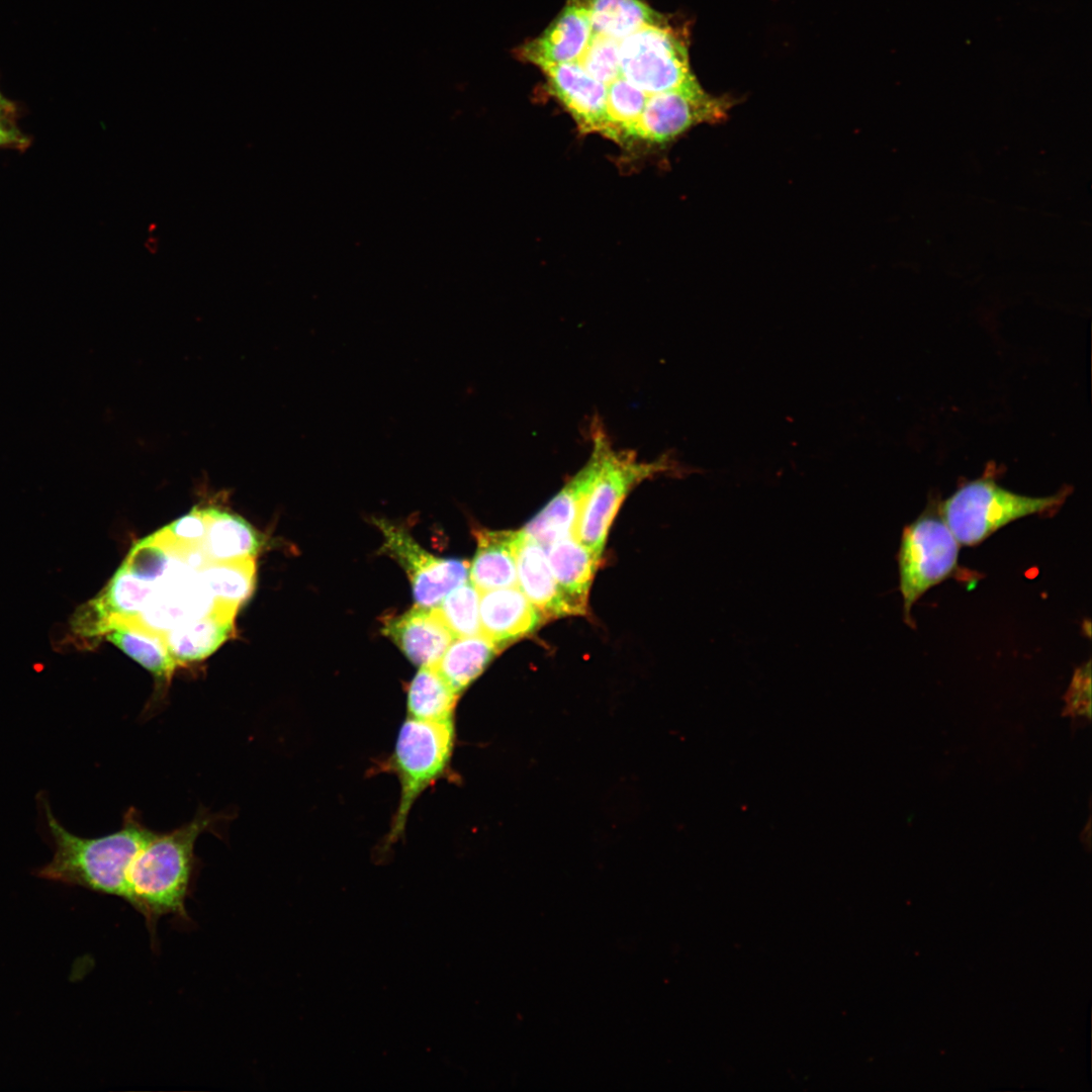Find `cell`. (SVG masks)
Returning a JSON list of instances; mask_svg holds the SVG:
<instances>
[{
  "label": "cell",
  "instance_id": "6da1fadb",
  "mask_svg": "<svg viewBox=\"0 0 1092 1092\" xmlns=\"http://www.w3.org/2000/svg\"><path fill=\"white\" fill-rule=\"evenodd\" d=\"M47 825L54 845L52 860L37 875L49 881L75 885L124 898L130 864L153 830L129 809L115 832L95 837L77 836L44 806Z\"/></svg>",
  "mask_w": 1092,
  "mask_h": 1092
},
{
  "label": "cell",
  "instance_id": "7a4b0ae2",
  "mask_svg": "<svg viewBox=\"0 0 1092 1092\" xmlns=\"http://www.w3.org/2000/svg\"><path fill=\"white\" fill-rule=\"evenodd\" d=\"M214 818L201 810L191 821L169 832L153 831L138 851L128 871L123 899L151 927L164 915L185 917V900L195 867V842Z\"/></svg>",
  "mask_w": 1092,
  "mask_h": 1092
},
{
  "label": "cell",
  "instance_id": "3957f363",
  "mask_svg": "<svg viewBox=\"0 0 1092 1092\" xmlns=\"http://www.w3.org/2000/svg\"><path fill=\"white\" fill-rule=\"evenodd\" d=\"M589 437L598 466L572 537L602 555L612 522L631 490L648 478L681 469L671 453L640 461L634 451L615 448L598 418L590 423Z\"/></svg>",
  "mask_w": 1092,
  "mask_h": 1092
},
{
  "label": "cell",
  "instance_id": "277c9868",
  "mask_svg": "<svg viewBox=\"0 0 1092 1092\" xmlns=\"http://www.w3.org/2000/svg\"><path fill=\"white\" fill-rule=\"evenodd\" d=\"M456 740L455 722L422 721L407 717L401 724L391 755L380 766L393 772L400 785L399 803L383 840L384 849L403 835L408 813L432 785L452 777Z\"/></svg>",
  "mask_w": 1092,
  "mask_h": 1092
},
{
  "label": "cell",
  "instance_id": "5b68a950",
  "mask_svg": "<svg viewBox=\"0 0 1092 1092\" xmlns=\"http://www.w3.org/2000/svg\"><path fill=\"white\" fill-rule=\"evenodd\" d=\"M1069 494L1068 487L1053 495L1019 494L1004 488L986 472L961 485L938 509L960 545L975 546L1018 519L1054 515Z\"/></svg>",
  "mask_w": 1092,
  "mask_h": 1092
},
{
  "label": "cell",
  "instance_id": "8992f818",
  "mask_svg": "<svg viewBox=\"0 0 1092 1092\" xmlns=\"http://www.w3.org/2000/svg\"><path fill=\"white\" fill-rule=\"evenodd\" d=\"M960 546L939 509L926 510L904 528L898 569L907 625L914 627L911 611L916 602L959 569Z\"/></svg>",
  "mask_w": 1092,
  "mask_h": 1092
},
{
  "label": "cell",
  "instance_id": "52a82bcc",
  "mask_svg": "<svg viewBox=\"0 0 1092 1092\" xmlns=\"http://www.w3.org/2000/svg\"><path fill=\"white\" fill-rule=\"evenodd\" d=\"M621 76L647 95L696 80L685 41L663 20L643 26L620 41Z\"/></svg>",
  "mask_w": 1092,
  "mask_h": 1092
},
{
  "label": "cell",
  "instance_id": "ba28073f",
  "mask_svg": "<svg viewBox=\"0 0 1092 1092\" xmlns=\"http://www.w3.org/2000/svg\"><path fill=\"white\" fill-rule=\"evenodd\" d=\"M733 102L708 94L697 80L674 90L648 95L634 140L662 146L703 123L727 118Z\"/></svg>",
  "mask_w": 1092,
  "mask_h": 1092
},
{
  "label": "cell",
  "instance_id": "9c48e42d",
  "mask_svg": "<svg viewBox=\"0 0 1092 1092\" xmlns=\"http://www.w3.org/2000/svg\"><path fill=\"white\" fill-rule=\"evenodd\" d=\"M372 521L382 533L380 553L404 569L417 605L434 608L450 590L467 581L470 563L466 560L437 557L422 548L403 527L385 519Z\"/></svg>",
  "mask_w": 1092,
  "mask_h": 1092
},
{
  "label": "cell",
  "instance_id": "30bf717a",
  "mask_svg": "<svg viewBox=\"0 0 1092 1092\" xmlns=\"http://www.w3.org/2000/svg\"><path fill=\"white\" fill-rule=\"evenodd\" d=\"M170 554L164 574L154 581L152 594L132 618L146 629L162 635L179 624L206 616L217 605L198 569Z\"/></svg>",
  "mask_w": 1092,
  "mask_h": 1092
},
{
  "label": "cell",
  "instance_id": "8fae6325",
  "mask_svg": "<svg viewBox=\"0 0 1092 1092\" xmlns=\"http://www.w3.org/2000/svg\"><path fill=\"white\" fill-rule=\"evenodd\" d=\"M537 67L579 129L602 134L606 122L607 85L593 78L577 62L544 63Z\"/></svg>",
  "mask_w": 1092,
  "mask_h": 1092
},
{
  "label": "cell",
  "instance_id": "7c38bea8",
  "mask_svg": "<svg viewBox=\"0 0 1092 1092\" xmlns=\"http://www.w3.org/2000/svg\"><path fill=\"white\" fill-rule=\"evenodd\" d=\"M544 621L519 586L480 592V634L500 650L535 632Z\"/></svg>",
  "mask_w": 1092,
  "mask_h": 1092
},
{
  "label": "cell",
  "instance_id": "4fadbf2b",
  "mask_svg": "<svg viewBox=\"0 0 1092 1092\" xmlns=\"http://www.w3.org/2000/svg\"><path fill=\"white\" fill-rule=\"evenodd\" d=\"M382 633L419 666H434L454 639L435 608L419 605L386 617Z\"/></svg>",
  "mask_w": 1092,
  "mask_h": 1092
},
{
  "label": "cell",
  "instance_id": "5bb4252c",
  "mask_svg": "<svg viewBox=\"0 0 1092 1092\" xmlns=\"http://www.w3.org/2000/svg\"><path fill=\"white\" fill-rule=\"evenodd\" d=\"M593 34L586 9L571 0L539 37L521 49V56L536 66L574 63L585 51Z\"/></svg>",
  "mask_w": 1092,
  "mask_h": 1092
},
{
  "label": "cell",
  "instance_id": "9a60e30c",
  "mask_svg": "<svg viewBox=\"0 0 1092 1092\" xmlns=\"http://www.w3.org/2000/svg\"><path fill=\"white\" fill-rule=\"evenodd\" d=\"M515 558L518 586L545 620L574 615L552 573L546 549L519 531Z\"/></svg>",
  "mask_w": 1092,
  "mask_h": 1092
},
{
  "label": "cell",
  "instance_id": "2e32d148",
  "mask_svg": "<svg viewBox=\"0 0 1092 1092\" xmlns=\"http://www.w3.org/2000/svg\"><path fill=\"white\" fill-rule=\"evenodd\" d=\"M589 453L586 463L523 529L542 546L572 536L582 502L597 471V458L592 451Z\"/></svg>",
  "mask_w": 1092,
  "mask_h": 1092
},
{
  "label": "cell",
  "instance_id": "e0dca14e",
  "mask_svg": "<svg viewBox=\"0 0 1092 1092\" xmlns=\"http://www.w3.org/2000/svg\"><path fill=\"white\" fill-rule=\"evenodd\" d=\"M555 580L574 615H583L601 555L572 536L545 546Z\"/></svg>",
  "mask_w": 1092,
  "mask_h": 1092
},
{
  "label": "cell",
  "instance_id": "ac0fdd59",
  "mask_svg": "<svg viewBox=\"0 0 1092 1092\" xmlns=\"http://www.w3.org/2000/svg\"><path fill=\"white\" fill-rule=\"evenodd\" d=\"M237 610L234 606L217 602L206 616L167 631L164 639L177 664L200 661L211 655L233 635Z\"/></svg>",
  "mask_w": 1092,
  "mask_h": 1092
},
{
  "label": "cell",
  "instance_id": "d6986e66",
  "mask_svg": "<svg viewBox=\"0 0 1092 1092\" xmlns=\"http://www.w3.org/2000/svg\"><path fill=\"white\" fill-rule=\"evenodd\" d=\"M104 637L154 676L157 698H163L178 665L167 648L164 635L150 631L129 618L112 624Z\"/></svg>",
  "mask_w": 1092,
  "mask_h": 1092
},
{
  "label": "cell",
  "instance_id": "ffe728a7",
  "mask_svg": "<svg viewBox=\"0 0 1092 1092\" xmlns=\"http://www.w3.org/2000/svg\"><path fill=\"white\" fill-rule=\"evenodd\" d=\"M519 531L474 532L477 549L469 564L470 582L479 590L518 586L515 548Z\"/></svg>",
  "mask_w": 1092,
  "mask_h": 1092
},
{
  "label": "cell",
  "instance_id": "44dd1931",
  "mask_svg": "<svg viewBox=\"0 0 1092 1092\" xmlns=\"http://www.w3.org/2000/svg\"><path fill=\"white\" fill-rule=\"evenodd\" d=\"M206 532L202 548L210 561L255 558L263 537L245 519L214 508H203Z\"/></svg>",
  "mask_w": 1092,
  "mask_h": 1092
},
{
  "label": "cell",
  "instance_id": "7402d4cb",
  "mask_svg": "<svg viewBox=\"0 0 1092 1092\" xmlns=\"http://www.w3.org/2000/svg\"><path fill=\"white\" fill-rule=\"evenodd\" d=\"M500 651L481 634L457 637L434 666L461 696Z\"/></svg>",
  "mask_w": 1092,
  "mask_h": 1092
},
{
  "label": "cell",
  "instance_id": "603a6c76",
  "mask_svg": "<svg viewBox=\"0 0 1092 1092\" xmlns=\"http://www.w3.org/2000/svg\"><path fill=\"white\" fill-rule=\"evenodd\" d=\"M459 698L435 666H420L406 687L407 717L430 722L453 720Z\"/></svg>",
  "mask_w": 1092,
  "mask_h": 1092
},
{
  "label": "cell",
  "instance_id": "cb8c5ba5",
  "mask_svg": "<svg viewBox=\"0 0 1092 1092\" xmlns=\"http://www.w3.org/2000/svg\"><path fill=\"white\" fill-rule=\"evenodd\" d=\"M587 11L594 33L621 41L645 25L662 21L643 0H576Z\"/></svg>",
  "mask_w": 1092,
  "mask_h": 1092
},
{
  "label": "cell",
  "instance_id": "d4e9b609",
  "mask_svg": "<svg viewBox=\"0 0 1092 1092\" xmlns=\"http://www.w3.org/2000/svg\"><path fill=\"white\" fill-rule=\"evenodd\" d=\"M198 573L215 601L239 608L254 590L255 558L209 560L198 569Z\"/></svg>",
  "mask_w": 1092,
  "mask_h": 1092
},
{
  "label": "cell",
  "instance_id": "484cf974",
  "mask_svg": "<svg viewBox=\"0 0 1092 1092\" xmlns=\"http://www.w3.org/2000/svg\"><path fill=\"white\" fill-rule=\"evenodd\" d=\"M648 95L622 76L607 85L606 122L602 135L627 145L634 131Z\"/></svg>",
  "mask_w": 1092,
  "mask_h": 1092
},
{
  "label": "cell",
  "instance_id": "4316f807",
  "mask_svg": "<svg viewBox=\"0 0 1092 1092\" xmlns=\"http://www.w3.org/2000/svg\"><path fill=\"white\" fill-rule=\"evenodd\" d=\"M480 592L469 581L450 590L434 607L454 638L480 634Z\"/></svg>",
  "mask_w": 1092,
  "mask_h": 1092
},
{
  "label": "cell",
  "instance_id": "83f0119b",
  "mask_svg": "<svg viewBox=\"0 0 1092 1092\" xmlns=\"http://www.w3.org/2000/svg\"><path fill=\"white\" fill-rule=\"evenodd\" d=\"M577 63L593 78L609 85L621 76L620 41L594 33Z\"/></svg>",
  "mask_w": 1092,
  "mask_h": 1092
},
{
  "label": "cell",
  "instance_id": "f1b7e54d",
  "mask_svg": "<svg viewBox=\"0 0 1092 1092\" xmlns=\"http://www.w3.org/2000/svg\"><path fill=\"white\" fill-rule=\"evenodd\" d=\"M170 559L169 551L152 534L133 545L122 565L135 576L154 582L164 574Z\"/></svg>",
  "mask_w": 1092,
  "mask_h": 1092
},
{
  "label": "cell",
  "instance_id": "f546056e",
  "mask_svg": "<svg viewBox=\"0 0 1092 1092\" xmlns=\"http://www.w3.org/2000/svg\"><path fill=\"white\" fill-rule=\"evenodd\" d=\"M1090 661L1075 670L1067 694L1066 712L1077 717L1090 719L1091 715V676Z\"/></svg>",
  "mask_w": 1092,
  "mask_h": 1092
},
{
  "label": "cell",
  "instance_id": "4dcf8cb0",
  "mask_svg": "<svg viewBox=\"0 0 1092 1092\" xmlns=\"http://www.w3.org/2000/svg\"><path fill=\"white\" fill-rule=\"evenodd\" d=\"M163 530L178 542L187 545H202L206 532L204 511L202 508H195L164 527Z\"/></svg>",
  "mask_w": 1092,
  "mask_h": 1092
},
{
  "label": "cell",
  "instance_id": "1f68e13d",
  "mask_svg": "<svg viewBox=\"0 0 1092 1092\" xmlns=\"http://www.w3.org/2000/svg\"><path fill=\"white\" fill-rule=\"evenodd\" d=\"M29 145V140L16 127L15 124L0 123V149L23 150Z\"/></svg>",
  "mask_w": 1092,
  "mask_h": 1092
},
{
  "label": "cell",
  "instance_id": "d6a6232c",
  "mask_svg": "<svg viewBox=\"0 0 1092 1092\" xmlns=\"http://www.w3.org/2000/svg\"><path fill=\"white\" fill-rule=\"evenodd\" d=\"M15 107L0 92V123L15 124Z\"/></svg>",
  "mask_w": 1092,
  "mask_h": 1092
}]
</instances>
